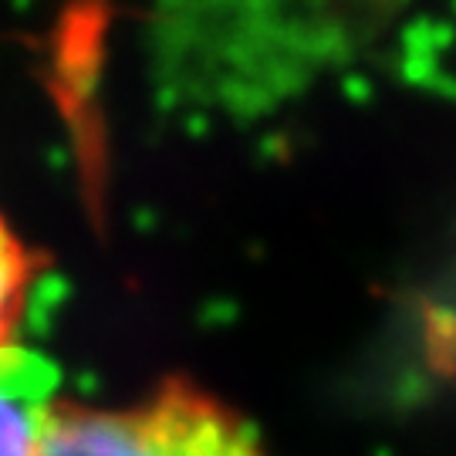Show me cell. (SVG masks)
<instances>
[{
	"label": "cell",
	"mask_w": 456,
	"mask_h": 456,
	"mask_svg": "<svg viewBox=\"0 0 456 456\" xmlns=\"http://www.w3.org/2000/svg\"><path fill=\"white\" fill-rule=\"evenodd\" d=\"M37 456H264L240 412L190 379H166L132 406L58 399Z\"/></svg>",
	"instance_id": "1"
},
{
	"label": "cell",
	"mask_w": 456,
	"mask_h": 456,
	"mask_svg": "<svg viewBox=\"0 0 456 456\" xmlns=\"http://www.w3.org/2000/svg\"><path fill=\"white\" fill-rule=\"evenodd\" d=\"M58 399L61 372L45 352L0 345V456H37Z\"/></svg>",
	"instance_id": "2"
},
{
	"label": "cell",
	"mask_w": 456,
	"mask_h": 456,
	"mask_svg": "<svg viewBox=\"0 0 456 456\" xmlns=\"http://www.w3.org/2000/svg\"><path fill=\"white\" fill-rule=\"evenodd\" d=\"M41 261L0 213V345L17 342Z\"/></svg>",
	"instance_id": "3"
}]
</instances>
